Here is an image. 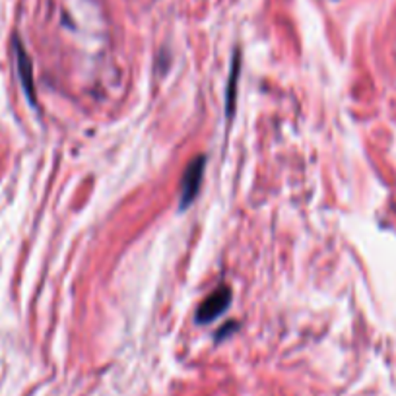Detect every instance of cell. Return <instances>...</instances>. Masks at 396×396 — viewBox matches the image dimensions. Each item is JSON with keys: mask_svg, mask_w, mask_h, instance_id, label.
Listing matches in <instances>:
<instances>
[{"mask_svg": "<svg viewBox=\"0 0 396 396\" xmlns=\"http://www.w3.org/2000/svg\"><path fill=\"white\" fill-rule=\"evenodd\" d=\"M204 167H206V155H196L193 162L186 165L183 179H181V200H179V210H186L194 203L196 194L200 191L204 177Z\"/></svg>", "mask_w": 396, "mask_h": 396, "instance_id": "1", "label": "cell"}, {"mask_svg": "<svg viewBox=\"0 0 396 396\" xmlns=\"http://www.w3.org/2000/svg\"><path fill=\"white\" fill-rule=\"evenodd\" d=\"M231 303V290L227 286H219L218 290H214L200 303V307L196 311V323L208 324L212 321H216L219 315H224Z\"/></svg>", "mask_w": 396, "mask_h": 396, "instance_id": "2", "label": "cell"}, {"mask_svg": "<svg viewBox=\"0 0 396 396\" xmlns=\"http://www.w3.org/2000/svg\"><path fill=\"white\" fill-rule=\"evenodd\" d=\"M16 57H18V68H20V76L24 82L25 94L30 96L32 103H35V97H33V76H32V60L27 57V53L24 51V47L16 43Z\"/></svg>", "mask_w": 396, "mask_h": 396, "instance_id": "3", "label": "cell"}, {"mask_svg": "<svg viewBox=\"0 0 396 396\" xmlns=\"http://www.w3.org/2000/svg\"><path fill=\"white\" fill-rule=\"evenodd\" d=\"M229 84H227V99H226V113L227 117L234 115L235 109V89H237V80H239V53H235L234 57V68H231V76H229Z\"/></svg>", "mask_w": 396, "mask_h": 396, "instance_id": "4", "label": "cell"}]
</instances>
